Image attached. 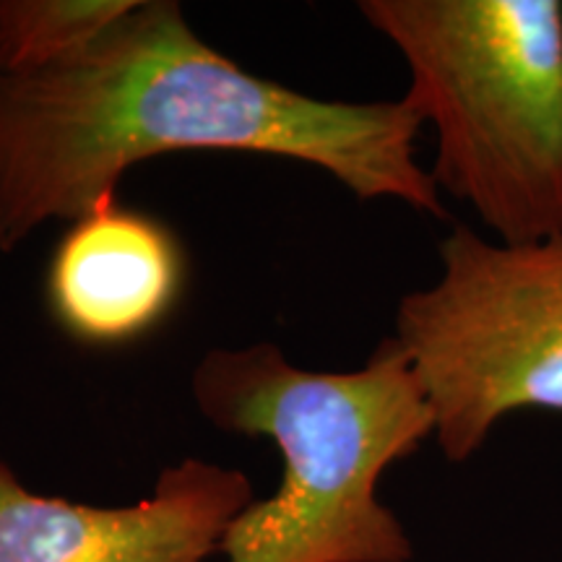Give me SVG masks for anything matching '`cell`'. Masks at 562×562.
<instances>
[{
    "mask_svg": "<svg viewBox=\"0 0 562 562\" xmlns=\"http://www.w3.org/2000/svg\"><path fill=\"white\" fill-rule=\"evenodd\" d=\"M398 102L315 100L206 45L180 3L138 0L91 45L32 74L0 70V250L115 201L138 161L222 149L307 161L360 201L448 216Z\"/></svg>",
    "mask_w": 562,
    "mask_h": 562,
    "instance_id": "6da1fadb",
    "label": "cell"
},
{
    "mask_svg": "<svg viewBox=\"0 0 562 562\" xmlns=\"http://www.w3.org/2000/svg\"><path fill=\"white\" fill-rule=\"evenodd\" d=\"M193 398L224 432L269 438L281 484L224 531V562H409L414 544L378 497L391 463L435 435L406 351L383 341L351 372L294 368L273 344L211 349Z\"/></svg>",
    "mask_w": 562,
    "mask_h": 562,
    "instance_id": "7a4b0ae2",
    "label": "cell"
},
{
    "mask_svg": "<svg viewBox=\"0 0 562 562\" xmlns=\"http://www.w3.org/2000/svg\"><path fill=\"white\" fill-rule=\"evenodd\" d=\"M438 136L432 180L501 243L562 235V3L362 0Z\"/></svg>",
    "mask_w": 562,
    "mask_h": 562,
    "instance_id": "3957f363",
    "label": "cell"
},
{
    "mask_svg": "<svg viewBox=\"0 0 562 562\" xmlns=\"http://www.w3.org/2000/svg\"><path fill=\"white\" fill-rule=\"evenodd\" d=\"M442 273L398 302L396 336L448 461L480 451L516 412H562V235L484 240L456 224Z\"/></svg>",
    "mask_w": 562,
    "mask_h": 562,
    "instance_id": "277c9868",
    "label": "cell"
},
{
    "mask_svg": "<svg viewBox=\"0 0 562 562\" xmlns=\"http://www.w3.org/2000/svg\"><path fill=\"white\" fill-rule=\"evenodd\" d=\"M250 503L248 476L201 459L117 508L37 495L0 461V562H203Z\"/></svg>",
    "mask_w": 562,
    "mask_h": 562,
    "instance_id": "5b68a950",
    "label": "cell"
},
{
    "mask_svg": "<svg viewBox=\"0 0 562 562\" xmlns=\"http://www.w3.org/2000/svg\"><path fill=\"white\" fill-rule=\"evenodd\" d=\"M182 269L165 224L110 201L74 222L55 248L47 300L68 336L112 347L151 331L172 311Z\"/></svg>",
    "mask_w": 562,
    "mask_h": 562,
    "instance_id": "8992f818",
    "label": "cell"
},
{
    "mask_svg": "<svg viewBox=\"0 0 562 562\" xmlns=\"http://www.w3.org/2000/svg\"><path fill=\"white\" fill-rule=\"evenodd\" d=\"M138 0H0V70L32 74L91 45Z\"/></svg>",
    "mask_w": 562,
    "mask_h": 562,
    "instance_id": "52a82bcc",
    "label": "cell"
}]
</instances>
